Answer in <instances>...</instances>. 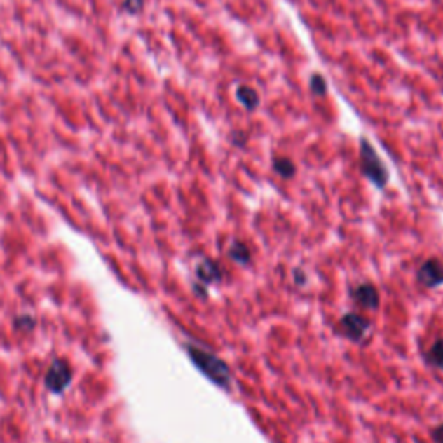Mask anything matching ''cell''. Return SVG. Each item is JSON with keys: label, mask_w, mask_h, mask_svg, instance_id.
Instances as JSON below:
<instances>
[{"label": "cell", "mask_w": 443, "mask_h": 443, "mask_svg": "<svg viewBox=\"0 0 443 443\" xmlns=\"http://www.w3.org/2000/svg\"><path fill=\"white\" fill-rule=\"evenodd\" d=\"M187 352H189L191 360L194 362L196 367H198L210 381H213L217 386L224 388V390H229V388H231V371H229V365L225 364L224 360L219 359L217 355H213V353L193 345L187 346Z\"/></svg>", "instance_id": "1"}, {"label": "cell", "mask_w": 443, "mask_h": 443, "mask_svg": "<svg viewBox=\"0 0 443 443\" xmlns=\"http://www.w3.org/2000/svg\"><path fill=\"white\" fill-rule=\"evenodd\" d=\"M360 160L364 175L367 177L376 187L383 189L388 182V170L386 166L383 165V161L379 160L374 147H372L365 139L360 140Z\"/></svg>", "instance_id": "2"}, {"label": "cell", "mask_w": 443, "mask_h": 443, "mask_svg": "<svg viewBox=\"0 0 443 443\" xmlns=\"http://www.w3.org/2000/svg\"><path fill=\"white\" fill-rule=\"evenodd\" d=\"M71 383V369L64 360H55L46 374V386L53 393H62Z\"/></svg>", "instance_id": "3"}, {"label": "cell", "mask_w": 443, "mask_h": 443, "mask_svg": "<svg viewBox=\"0 0 443 443\" xmlns=\"http://www.w3.org/2000/svg\"><path fill=\"white\" fill-rule=\"evenodd\" d=\"M417 279L423 286L437 287L443 284V265L438 260H428L421 265Z\"/></svg>", "instance_id": "4"}, {"label": "cell", "mask_w": 443, "mask_h": 443, "mask_svg": "<svg viewBox=\"0 0 443 443\" xmlns=\"http://www.w3.org/2000/svg\"><path fill=\"white\" fill-rule=\"evenodd\" d=\"M339 327L341 331L348 336L353 341H359V339L364 338V334L369 329V322L364 319V317L357 315V313H346L345 317L339 322Z\"/></svg>", "instance_id": "5"}, {"label": "cell", "mask_w": 443, "mask_h": 443, "mask_svg": "<svg viewBox=\"0 0 443 443\" xmlns=\"http://www.w3.org/2000/svg\"><path fill=\"white\" fill-rule=\"evenodd\" d=\"M352 294L362 306H365V308L376 310L379 306V294L378 291H376V287L371 286V284H362V286L355 287Z\"/></svg>", "instance_id": "6"}, {"label": "cell", "mask_w": 443, "mask_h": 443, "mask_svg": "<svg viewBox=\"0 0 443 443\" xmlns=\"http://www.w3.org/2000/svg\"><path fill=\"white\" fill-rule=\"evenodd\" d=\"M236 95H238L239 102H241V104L250 111L258 108V104H260V97H258L257 90L248 87V85H241V87H238Z\"/></svg>", "instance_id": "7"}, {"label": "cell", "mask_w": 443, "mask_h": 443, "mask_svg": "<svg viewBox=\"0 0 443 443\" xmlns=\"http://www.w3.org/2000/svg\"><path fill=\"white\" fill-rule=\"evenodd\" d=\"M198 277L201 279V282L205 284L217 282V280H220V271L213 261L203 260L201 264L198 265Z\"/></svg>", "instance_id": "8"}, {"label": "cell", "mask_w": 443, "mask_h": 443, "mask_svg": "<svg viewBox=\"0 0 443 443\" xmlns=\"http://www.w3.org/2000/svg\"><path fill=\"white\" fill-rule=\"evenodd\" d=\"M229 257H231L234 261H238V264L246 265L250 261L251 253H250L248 246H246L245 243L236 241V243H232L231 248H229Z\"/></svg>", "instance_id": "9"}, {"label": "cell", "mask_w": 443, "mask_h": 443, "mask_svg": "<svg viewBox=\"0 0 443 443\" xmlns=\"http://www.w3.org/2000/svg\"><path fill=\"white\" fill-rule=\"evenodd\" d=\"M274 170L280 177H284V179H291V177L294 175V172H297L293 161L287 160V158H275Z\"/></svg>", "instance_id": "10"}, {"label": "cell", "mask_w": 443, "mask_h": 443, "mask_svg": "<svg viewBox=\"0 0 443 443\" xmlns=\"http://www.w3.org/2000/svg\"><path fill=\"white\" fill-rule=\"evenodd\" d=\"M428 359H430L433 365L443 369V338L437 339V341L433 343V346H431L430 352H428Z\"/></svg>", "instance_id": "11"}, {"label": "cell", "mask_w": 443, "mask_h": 443, "mask_svg": "<svg viewBox=\"0 0 443 443\" xmlns=\"http://www.w3.org/2000/svg\"><path fill=\"white\" fill-rule=\"evenodd\" d=\"M310 88H312V92L315 95H324L326 94L327 87H326V82H324V79L320 75H313L312 80H310Z\"/></svg>", "instance_id": "12"}, {"label": "cell", "mask_w": 443, "mask_h": 443, "mask_svg": "<svg viewBox=\"0 0 443 443\" xmlns=\"http://www.w3.org/2000/svg\"><path fill=\"white\" fill-rule=\"evenodd\" d=\"M125 9L128 13H139L142 9V0H125Z\"/></svg>", "instance_id": "13"}, {"label": "cell", "mask_w": 443, "mask_h": 443, "mask_svg": "<svg viewBox=\"0 0 443 443\" xmlns=\"http://www.w3.org/2000/svg\"><path fill=\"white\" fill-rule=\"evenodd\" d=\"M33 324H35V322H33V319H29L28 315L16 319V326L20 327V329H32Z\"/></svg>", "instance_id": "14"}, {"label": "cell", "mask_w": 443, "mask_h": 443, "mask_svg": "<svg viewBox=\"0 0 443 443\" xmlns=\"http://www.w3.org/2000/svg\"><path fill=\"white\" fill-rule=\"evenodd\" d=\"M433 440L437 442V443H443V424H440V426L438 428H435L433 430Z\"/></svg>", "instance_id": "15"}, {"label": "cell", "mask_w": 443, "mask_h": 443, "mask_svg": "<svg viewBox=\"0 0 443 443\" xmlns=\"http://www.w3.org/2000/svg\"><path fill=\"white\" fill-rule=\"evenodd\" d=\"M294 277H297V280H300V284L305 282V277H304V274H301V272H297Z\"/></svg>", "instance_id": "16"}]
</instances>
